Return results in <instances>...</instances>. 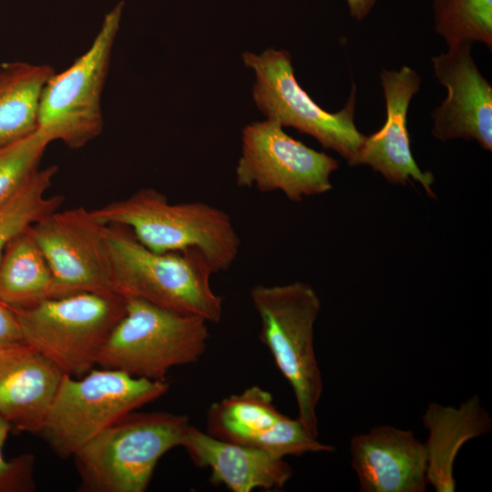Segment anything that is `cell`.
<instances>
[{
    "label": "cell",
    "mask_w": 492,
    "mask_h": 492,
    "mask_svg": "<svg viewBox=\"0 0 492 492\" xmlns=\"http://www.w3.org/2000/svg\"><path fill=\"white\" fill-rule=\"evenodd\" d=\"M436 32L448 47L482 43L492 47V0H432Z\"/></svg>",
    "instance_id": "7402d4cb"
},
{
    "label": "cell",
    "mask_w": 492,
    "mask_h": 492,
    "mask_svg": "<svg viewBox=\"0 0 492 492\" xmlns=\"http://www.w3.org/2000/svg\"><path fill=\"white\" fill-rule=\"evenodd\" d=\"M422 420L428 432L424 443L427 483L436 492H454L457 454L466 442L490 432L492 419L479 397L473 395L458 407L430 402Z\"/></svg>",
    "instance_id": "ac0fdd59"
},
{
    "label": "cell",
    "mask_w": 492,
    "mask_h": 492,
    "mask_svg": "<svg viewBox=\"0 0 492 492\" xmlns=\"http://www.w3.org/2000/svg\"><path fill=\"white\" fill-rule=\"evenodd\" d=\"M169 388L166 380L116 369L93 368L81 377L64 374L38 435L60 458L73 457L115 421L164 395Z\"/></svg>",
    "instance_id": "5b68a950"
},
{
    "label": "cell",
    "mask_w": 492,
    "mask_h": 492,
    "mask_svg": "<svg viewBox=\"0 0 492 492\" xmlns=\"http://www.w3.org/2000/svg\"><path fill=\"white\" fill-rule=\"evenodd\" d=\"M103 228L83 207L57 210L30 227L53 276V298L116 293Z\"/></svg>",
    "instance_id": "8fae6325"
},
{
    "label": "cell",
    "mask_w": 492,
    "mask_h": 492,
    "mask_svg": "<svg viewBox=\"0 0 492 492\" xmlns=\"http://www.w3.org/2000/svg\"><path fill=\"white\" fill-rule=\"evenodd\" d=\"M187 415L132 411L81 447L73 459L82 492H144L163 455L180 446Z\"/></svg>",
    "instance_id": "277c9868"
},
{
    "label": "cell",
    "mask_w": 492,
    "mask_h": 492,
    "mask_svg": "<svg viewBox=\"0 0 492 492\" xmlns=\"http://www.w3.org/2000/svg\"><path fill=\"white\" fill-rule=\"evenodd\" d=\"M11 429L0 416V492H30L36 487L34 456L23 454L11 459L4 456V446Z\"/></svg>",
    "instance_id": "cb8c5ba5"
},
{
    "label": "cell",
    "mask_w": 492,
    "mask_h": 492,
    "mask_svg": "<svg viewBox=\"0 0 492 492\" xmlns=\"http://www.w3.org/2000/svg\"><path fill=\"white\" fill-rule=\"evenodd\" d=\"M54 73L46 64L0 65V148L37 129L40 97Z\"/></svg>",
    "instance_id": "d6986e66"
},
{
    "label": "cell",
    "mask_w": 492,
    "mask_h": 492,
    "mask_svg": "<svg viewBox=\"0 0 492 492\" xmlns=\"http://www.w3.org/2000/svg\"><path fill=\"white\" fill-rule=\"evenodd\" d=\"M351 465L362 492H425V444L412 430L388 425L372 427L350 439Z\"/></svg>",
    "instance_id": "9a60e30c"
},
{
    "label": "cell",
    "mask_w": 492,
    "mask_h": 492,
    "mask_svg": "<svg viewBox=\"0 0 492 492\" xmlns=\"http://www.w3.org/2000/svg\"><path fill=\"white\" fill-rule=\"evenodd\" d=\"M56 173L55 165L39 169L0 207V259L15 237L62 205L61 196L46 195Z\"/></svg>",
    "instance_id": "44dd1931"
},
{
    "label": "cell",
    "mask_w": 492,
    "mask_h": 492,
    "mask_svg": "<svg viewBox=\"0 0 492 492\" xmlns=\"http://www.w3.org/2000/svg\"><path fill=\"white\" fill-rule=\"evenodd\" d=\"M12 310L23 342L65 374L81 377L97 365L105 342L125 313V298L114 292H79Z\"/></svg>",
    "instance_id": "52a82bcc"
},
{
    "label": "cell",
    "mask_w": 492,
    "mask_h": 492,
    "mask_svg": "<svg viewBox=\"0 0 492 492\" xmlns=\"http://www.w3.org/2000/svg\"><path fill=\"white\" fill-rule=\"evenodd\" d=\"M30 227L8 243L0 259V301L15 310L34 307L54 296L50 268Z\"/></svg>",
    "instance_id": "ffe728a7"
},
{
    "label": "cell",
    "mask_w": 492,
    "mask_h": 492,
    "mask_svg": "<svg viewBox=\"0 0 492 492\" xmlns=\"http://www.w3.org/2000/svg\"><path fill=\"white\" fill-rule=\"evenodd\" d=\"M377 0H346L351 17L357 21L364 19L370 14Z\"/></svg>",
    "instance_id": "484cf974"
},
{
    "label": "cell",
    "mask_w": 492,
    "mask_h": 492,
    "mask_svg": "<svg viewBox=\"0 0 492 492\" xmlns=\"http://www.w3.org/2000/svg\"><path fill=\"white\" fill-rule=\"evenodd\" d=\"M241 141L235 169L238 187L282 191L296 202L332 190L331 175L338 161L292 138L279 122L267 118L248 124Z\"/></svg>",
    "instance_id": "30bf717a"
},
{
    "label": "cell",
    "mask_w": 492,
    "mask_h": 492,
    "mask_svg": "<svg viewBox=\"0 0 492 492\" xmlns=\"http://www.w3.org/2000/svg\"><path fill=\"white\" fill-rule=\"evenodd\" d=\"M124 2L109 10L91 46L66 70L54 73L39 103L38 128L52 141L80 149L98 137L104 127L101 97Z\"/></svg>",
    "instance_id": "ba28073f"
},
{
    "label": "cell",
    "mask_w": 492,
    "mask_h": 492,
    "mask_svg": "<svg viewBox=\"0 0 492 492\" xmlns=\"http://www.w3.org/2000/svg\"><path fill=\"white\" fill-rule=\"evenodd\" d=\"M208 322L139 298H125V313L105 342L97 365L149 380L197 363L206 352Z\"/></svg>",
    "instance_id": "8992f818"
},
{
    "label": "cell",
    "mask_w": 492,
    "mask_h": 492,
    "mask_svg": "<svg viewBox=\"0 0 492 492\" xmlns=\"http://www.w3.org/2000/svg\"><path fill=\"white\" fill-rule=\"evenodd\" d=\"M242 60L255 74L253 100L267 118L313 137L351 166L365 137L354 124L356 87L354 83L344 107L332 113L316 104L300 86L287 50L268 48L261 54L245 52Z\"/></svg>",
    "instance_id": "9c48e42d"
},
{
    "label": "cell",
    "mask_w": 492,
    "mask_h": 492,
    "mask_svg": "<svg viewBox=\"0 0 492 492\" xmlns=\"http://www.w3.org/2000/svg\"><path fill=\"white\" fill-rule=\"evenodd\" d=\"M19 342L23 338L15 313L0 301V348Z\"/></svg>",
    "instance_id": "d4e9b609"
},
{
    "label": "cell",
    "mask_w": 492,
    "mask_h": 492,
    "mask_svg": "<svg viewBox=\"0 0 492 492\" xmlns=\"http://www.w3.org/2000/svg\"><path fill=\"white\" fill-rule=\"evenodd\" d=\"M64 374L25 342L0 348V416L12 428L38 435Z\"/></svg>",
    "instance_id": "2e32d148"
},
{
    "label": "cell",
    "mask_w": 492,
    "mask_h": 492,
    "mask_svg": "<svg viewBox=\"0 0 492 492\" xmlns=\"http://www.w3.org/2000/svg\"><path fill=\"white\" fill-rule=\"evenodd\" d=\"M251 300L260 321V341L269 349L293 390L297 419L318 437L317 405L323 384L314 348V325L322 303L303 282L251 288Z\"/></svg>",
    "instance_id": "3957f363"
},
{
    "label": "cell",
    "mask_w": 492,
    "mask_h": 492,
    "mask_svg": "<svg viewBox=\"0 0 492 492\" xmlns=\"http://www.w3.org/2000/svg\"><path fill=\"white\" fill-rule=\"evenodd\" d=\"M103 225H123L156 252L201 253L214 273L228 271L237 260L241 239L231 216L202 201L172 203L153 188L92 210Z\"/></svg>",
    "instance_id": "7a4b0ae2"
},
{
    "label": "cell",
    "mask_w": 492,
    "mask_h": 492,
    "mask_svg": "<svg viewBox=\"0 0 492 492\" xmlns=\"http://www.w3.org/2000/svg\"><path fill=\"white\" fill-rule=\"evenodd\" d=\"M219 439L262 449L280 457L308 453H333L296 418L282 414L270 392L257 385L212 403L207 431Z\"/></svg>",
    "instance_id": "7c38bea8"
},
{
    "label": "cell",
    "mask_w": 492,
    "mask_h": 492,
    "mask_svg": "<svg viewBox=\"0 0 492 492\" xmlns=\"http://www.w3.org/2000/svg\"><path fill=\"white\" fill-rule=\"evenodd\" d=\"M447 96L431 114L432 134L442 141L474 139L492 150V87L471 56V44L448 47L431 58Z\"/></svg>",
    "instance_id": "4fadbf2b"
},
{
    "label": "cell",
    "mask_w": 492,
    "mask_h": 492,
    "mask_svg": "<svg viewBox=\"0 0 492 492\" xmlns=\"http://www.w3.org/2000/svg\"><path fill=\"white\" fill-rule=\"evenodd\" d=\"M193 464L210 469V483L232 492L282 488L292 477V466L262 449L228 442L190 425L181 446Z\"/></svg>",
    "instance_id": "e0dca14e"
},
{
    "label": "cell",
    "mask_w": 492,
    "mask_h": 492,
    "mask_svg": "<svg viewBox=\"0 0 492 492\" xmlns=\"http://www.w3.org/2000/svg\"><path fill=\"white\" fill-rule=\"evenodd\" d=\"M51 138L37 128L32 134L0 148V207L38 170Z\"/></svg>",
    "instance_id": "603a6c76"
},
{
    "label": "cell",
    "mask_w": 492,
    "mask_h": 492,
    "mask_svg": "<svg viewBox=\"0 0 492 492\" xmlns=\"http://www.w3.org/2000/svg\"><path fill=\"white\" fill-rule=\"evenodd\" d=\"M386 118L383 127L363 144L351 166L368 165L393 184H406L411 179L419 182L427 195L435 198V178L416 164L410 144L407 114L413 97L421 86L419 75L407 66L380 73Z\"/></svg>",
    "instance_id": "5bb4252c"
},
{
    "label": "cell",
    "mask_w": 492,
    "mask_h": 492,
    "mask_svg": "<svg viewBox=\"0 0 492 492\" xmlns=\"http://www.w3.org/2000/svg\"><path fill=\"white\" fill-rule=\"evenodd\" d=\"M103 236L116 293L208 323L220 322L223 298L211 288L214 272L201 253L153 251L123 225H104Z\"/></svg>",
    "instance_id": "6da1fadb"
}]
</instances>
